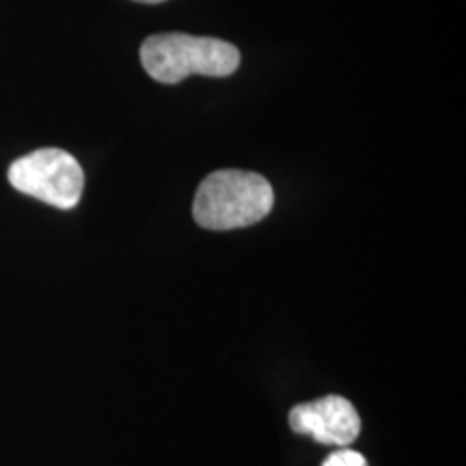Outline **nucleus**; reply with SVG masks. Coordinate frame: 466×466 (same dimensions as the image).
Returning <instances> with one entry per match:
<instances>
[{"label":"nucleus","mask_w":466,"mask_h":466,"mask_svg":"<svg viewBox=\"0 0 466 466\" xmlns=\"http://www.w3.org/2000/svg\"><path fill=\"white\" fill-rule=\"evenodd\" d=\"M275 206V192L259 173L223 171L209 173L199 184L192 203V217L203 229L229 231L264 220Z\"/></svg>","instance_id":"f257e3e1"},{"label":"nucleus","mask_w":466,"mask_h":466,"mask_svg":"<svg viewBox=\"0 0 466 466\" xmlns=\"http://www.w3.org/2000/svg\"><path fill=\"white\" fill-rule=\"evenodd\" d=\"M143 69L165 85H177L192 74L225 78L240 67V50L217 37L186 33L151 35L141 46Z\"/></svg>","instance_id":"f03ea898"},{"label":"nucleus","mask_w":466,"mask_h":466,"mask_svg":"<svg viewBox=\"0 0 466 466\" xmlns=\"http://www.w3.org/2000/svg\"><path fill=\"white\" fill-rule=\"evenodd\" d=\"M9 184L22 195L58 209L78 206L85 188V173L78 160L56 147L37 149L22 156L9 167Z\"/></svg>","instance_id":"7ed1b4c3"},{"label":"nucleus","mask_w":466,"mask_h":466,"mask_svg":"<svg viewBox=\"0 0 466 466\" xmlns=\"http://www.w3.org/2000/svg\"><path fill=\"white\" fill-rule=\"evenodd\" d=\"M289 425L296 434L313 436L318 442L335 447L352 445L360 434L357 408L341 395H326L291 408Z\"/></svg>","instance_id":"20e7f679"},{"label":"nucleus","mask_w":466,"mask_h":466,"mask_svg":"<svg viewBox=\"0 0 466 466\" xmlns=\"http://www.w3.org/2000/svg\"><path fill=\"white\" fill-rule=\"evenodd\" d=\"M322 466H370V464H367V460L360 456L359 451L341 450V451L330 453V456L324 460Z\"/></svg>","instance_id":"39448f33"},{"label":"nucleus","mask_w":466,"mask_h":466,"mask_svg":"<svg viewBox=\"0 0 466 466\" xmlns=\"http://www.w3.org/2000/svg\"><path fill=\"white\" fill-rule=\"evenodd\" d=\"M137 3H147V5H156V3H165V0H137Z\"/></svg>","instance_id":"423d86ee"}]
</instances>
